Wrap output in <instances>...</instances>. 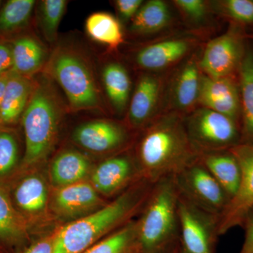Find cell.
I'll return each instance as SVG.
<instances>
[{"label":"cell","mask_w":253,"mask_h":253,"mask_svg":"<svg viewBox=\"0 0 253 253\" xmlns=\"http://www.w3.org/2000/svg\"><path fill=\"white\" fill-rule=\"evenodd\" d=\"M207 41L199 35L179 28L141 43L131 52L129 59L138 73L168 72Z\"/></svg>","instance_id":"obj_6"},{"label":"cell","mask_w":253,"mask_h":253,"mask_svg":"<svg viewBox=\"0 0 253 253\" xmlns=\"http://www.w3.org/2000/svg\"><path fill=\"white\" fill-rule=\"evenodd\" d=\"M172 70L164 73H138L123 119L136 134L163 114L168 81Z\"/></svg>","instance_id":"obj_9"},{"label":"cell","mask_w":253,"mask_h":253,"mask_svg":"<svg viewBox=\"0 0 253 253\" xmlns=\"http://www.w3.org/2000/svg\"><path fill=\"white\" fill-rule=\"evenodd\" d=\"M133 133L124 121L97 119L83 123L76 127L73 131V139L86 151L113 156L129 147Z\"/></svg>","instance_id":"obj_14"},{"label":"cell","mask_w":253,"mask_h":253,"mask_svg":"<svg viewBox=\"0 0 253 253\" xmlns=\"http://www.w3.org/2000/svg\"><path fill=\"white\" fill-rule=\"evenodd\" d=\"M16 133L8 126H0V181L14 172L20 157Z\"/></svg>","instance_id":"obj_33"},{"label":"cell","mask_w":253,"mask_h":253,"mask_svg":"<svg viewBox=\"0 0 253 253\" xmlns=\"http://www.w3.org/2000/svg\"><path fill=\"white\" fill-rule=\"evenodd\" d=\"M136 134L132 154L146 180L156 183L176 175L199 160L180 114L164 113Z\"/></svg>","instance_id":"obj_1"},{"label":"cell","mask_w":253,"mask_h":253,"mask_svg":"<svg viewBox=\"0 0 253 253\" xmlns=\"http://www.w3.org/2000/svg\"><path fill=\"white\" fill-rule=\"evenodd\" d=\"M12 49V71L33 78L44 70L48 56L46 48L39 39L26 35L11 42Z\"/></svg>","instance_id":"obj_22"},{"label":"cell","mask_w":253,"mask_h":253,"mask_svg":"<svg viewBox=\"0 0 253 253\" xmlns=\"http://www.w3.org/2000/svg\"><path fill=\"white\" fill-rule=\"evenodd\" d=\"M173 253H181L180 252V251H179V249H178L177 250H176V251H175V252H174Z\"/></svg>","instance_id":"obj_39"},{"label":"cell","mask_w":253,"mask_h":253,"mask_svg":"<svg viewBox=\"0 0 253 253\" xmlns=\"http://www.w3.org/2000/svg\"><path fill=\"white\" fill-rule=\"evenodd\" d=\"M241 101V143L253 144V48L246 46L238 73Z\"/></svg>","instance_id":"obj_23"},{"label":"cell","mask_w":253,"mask_h":253,"mask_svg":"<svg viewBox=\"0 0 253 253\" xmlns=\"http://www.w3.org/2000/svg\"><path fill=\"white\" fill-rule=\"evenodd\" d=\"M26 234V222L7 192L0 187V241L16 242Z\"/></svg>","instance_id":"obj_29"},{"label":"cell","mask_w":253,"mask_h":253,"mask_svg":"<svg viewBox=\"0 0 253 253\" xmlns=\"http://www.w3.org/2000/svg\"><path fill=\"white\" fill-rule=\"evenodd\" d=\"M83 253H138L136 221H129Z\"/></svg>","instance_id":"obj_28"},{"label":"cell","mask_w":253,"mask_h":253,"mask_svg":"<svg viewBox=\"0 0 253 253\" xmlns=\"http://www.w3.org/2000/svg\"><path fill=\"white\" fill-rule=\"evenodd\" d=\"M199 106L221 113L239 123L241 101L238 78H214L203 73Z\"/></svg>","instance_id":"obj_17"},{"label":"cell","mask_w":253,"mask_h":253,"mask_svg":"<svg viewBox=\"0 0 253 253\" xmlns=\"http://www.w3.org/2000/svg\"><path fill=\"white\" fill-rule=\"evenodd\" d=\"M67 4L68 1L65 0H43L40 4V26L48 42L56 41Z\"/></svg>","instance_id":"obj_31"},{"label":"cell","mask_w":253,"mask_h":253,"mask_svg":"<svg viewBox=\"0 0 253 253\" xmlns=\"http://www.w3.org/2000/svg\"><path fill=\"white\" fill-rule=\"evenodd\" d=\"M154 184L142 179L109 204L65 226L54 237V253L84 252L100 238L129 222L141 212Z\"/></svg>","instance_id":"obj_2"},{"label":"cell","mask_w":253,"mask_h":253,"mask_svg":"<svg viewBox=\"0 0 253 253\" xmlns=\"http://www.w3.org/2000/svg\"><path fill=\"white\" fill-rule=\"evenodd\" d=\"M89 169L90 162L84 154L76 150H65L51 163L50 175L53 184L62 188L81 182Z\"/></svg>","instance_id":"obj_25"},{"label":"cell","mask_w":253,"mask_h":253,"mask_svg":"<svg viewBox=\"0 0 253 253\" xmlns=\"http://www.w3.org/2000/svg\"><path fill=\"white\" fill-rule=\"evenodd\" d=\"M14 199L23 212L31 215L40 214L47 205L48 190L45 182L40 176H26L15 188Z\"/></svg>","instance_id":"obj_27"},{"label":"cell","mask_w":253,"mask_h":253,"mask_svg":"<svg viewBox=\"0 0 253 253\" xmlns=\"http://www.w3.org/2000/svg\"><path fill=\"white\" fill-rule=\"evenodd\" d=\"M170 2L183 28L199 35L206 41L212 38L218 18L213 12L211 1L173 0Z\"/></svg>","instance_id":"obj_20"},{"label":"cell","mask_w":253,"mask_h":253,"mask_svg":"<svg viewBox=\"0 0 253 253\" xmlns=\"http://www.w3.org/2000/svg\"><path fill=\"white\" fill-rule=\"evenodd\" d=\"M34 85V78L11 71L0 108V126H8L18 122L27 107Z\"/></svg>","instance_id":"obj_21"},{"label":"cell","mask_w":253,"mask_h":253,"mask_svg":"<svg viewBox=\"0 0 253 253\" xmlns=\"http://www.w3.org/2000/svg\"><path fill=\"white\" fill-rule=\"evenodd\" d=\"M9 73L0 76V108H1V103H2L3 98H4L5 89H6V83H7L8 78H9Z\"/></svg>","instance_id":"obj_38"},{"label":"cell","mask_w":253,"mask_h":253,"mask_svg":"<svg viewBox=\"0 0 253 253\" xmlns=\"http://www.w3.org/2000/svg\"><path fill=\"white\" fill-rule=\"evenodd\" d=\"M101 76L112 111L119 117H125L134 87L127 68L120 61H110L103 68Z\"/></svg>","instance_id":"obj_19"},{"label":"cell","mask_w":253,"mask_h":253,"mask_svg":"<svg viewBox=\"0 0 253 253\" xmlns=\"http://www.w3.org/2000/svg\"><path fill=\"white\" fill-rule=\"evenodd\" d=\"M186 132L199 155L229 150L241 143L239 123L207 108H196L184 116Z\"/></svg>","instance_id":"obj_7"},{"label":"cell","mask_w":253,"mask_h":253,"mask_svg":"<svg viewBox=\"0 0 253 253\" xmlns=\"http://www.w3.org/2000/svg\"><path fill=\"white\" fill-rule=\"evenodd\" d=\"M181 253H215L219 216L206 212L179 195Z\"/></svg>","instance_id":"obj_11"},{"label":"cell","mask_w":253,"mask_h":253,"mask_svg":"<svg viewBox=\"0 0 253 253\" xmlns=\"http://www.w3.org/2000/svg\"><path fill=\"white\" fill-rule=\"evenodd\" d=\"M36 5L34 0H9L0 11V34L6 35L28 24Z\"/></svg>","instance_id":"obj_30"},{"label":"cell","mask_w":253,"mask_h":253,"mask_svg":"<svg viewBox=\"0 0 253 253\" xmlns=\"http://www.w3.org/2000/svg\"><path fill=\"white\" fill-rule=\"evenodd\" d=\"M202 48L172 70L168 81L163 114L176 113L185 116L199 107L203 74L199 59Z\"/></svg>","instance_id":"obj_13"},{"label":"cell","mask_w":253,"mask_h":253,"mask_svg":"<svg viewBox=\"0 0 253 253\" xmlns=\"http://www.w3.org/2000/svg\"><path fill=\"white\" fill-rule=\"evenodd\" d=\"M244 26L230 23L227 30L208 40L201 50L199 67L211 78H238L247 41Z\"/></svg>","instance_id":"obj_8"},{"label":"cell","mask_w":253,"mask_h":253,"mask_svg":"<svg viewBox=\"0 0 253 253\" xmlns=\"http://www.w3.org/2000/svg\"><path fill=\"white\" fill-rule=\"evenodd\" d=\"M244 224L246 225V236L240 253H253V210Z\"/></svg>","instance_id":"obj_37"},{"label":"cell","mask_w":253,"mask_h":253,"mask_svg":"<svg viewBox=\"0 0 253 253\" xmlns=\"http://www.w3.org/2000/svg\"><path fill=\"white\" fill-rule=\"evenodd\" d=\"M211 4L218 18L243 26L253 23V0H217Z\"/></svg>","instance_id":"obj_32"},{"label":"cell","mask_w":253,"mask_h":253,"mask_svg":"<svg viewBox=\"0 0 253 253\" xmlns=\"http://www.w3.org/2000/svg\"><path fill=\"white\" fill-rule=\"evenodd\" d=\"M200 162L217 180L229 200L237 191L241 179L239 163L229 150L199 155Z\"/></svg>","instance_id":"obj_24"},{"label":"cell","mask_w":253,"mask_h":253,"mask_svg":"<svg viewBox=\"0 0 253 253\" xmlns=\"http://www.w3.org/2000/svg\"><path fill=\"white\" fill-rule=\"evenodd\" d=\"M19 253H54V237L35 243Z\"/></svg>","instance_id":"obj_36"},{"label":"cell","mask_w":253,"mask_h":253,"mask_svg":"<svg viewBox=\"0 0 253 253\" xmlns=\"http://www.w3.org/2000/svg\"><path fill=\"white\" fill-rule=\"evenodd\" d=\"M13 58L11 42L0 41V76L12 71Z\"/></svg>","instance_id":"obj_35"},{"label":"cell","mask_w":253,"mask_h":253,"mask_svg":"<svg viewBox=\"0 0 253 253\" xmlns=\"http://www.w3.org/2000/svg\"><path fill=\"white\" fill-rule=\"evenodd\" d=\"M85 29L93 41L116 51L125 42V36L119 19L106 12H96L86 18Z\"/></svg>","instance_id":"obj_26"},{"label":"cell","mask_w":253,"mask_h":253,"mask_svg":"<svg viewBox=\"0 0 253 253\" xmlns=\"http://www.w3.org/2000/svg\"><path fill=\"white\" fill-rule=\"evenodd\" d=\"M144 3L142 0H116L114 6L119 17L120 22L129 23L138 12L141 5Z\"/></svg>","instance_id":"obj_34"},{"label":"cell","mask_w":253,"mask_h":253,"mask_svg":"<svg viewBox=\"0 0 253 253\" xmlns=\"http://www.w3.org/2000/svg\"><path fill=\"white\" fill-rule=\"evenodd\" d=\"M140 171L132 154L123 151L109 156L100 163L91 175L93 186L105 196L121 195L133 181L142 179Z\"/></svg>","instance_id":"obj_15"},{"label":"cell","mask_w":253,"mask_h":253,"mask_svg":"<svg viewBox=\"0 0 253 253\" xmlns=\"http://www.w3.org/2000/svg\"><path fill=\"white\" fill-rule=\"evenodd\" d=\"M174 176L181 198L206 212L221 215L229 196L199 160Z\"/></svg>","instance_id":"obj_10"},{"label":"cell","mask_w":253,"mask_h":253,"mask_svg":"<svg viewBox=\"0 0 253 253\" xmlns=\"http://www.w3.org/2000/svg\"><path fill=\"white\" fill-rule=\"evenodd\" d=\"M0 2H1V1H0Z\"/></svg>","instance_id":"obj_40"},{"label":"cell","mask_w":253,"mask_h":253,"mask_svg":"<svg viewBox=\"0 0 253 253\" xmlns=\"http://www.w3.org/2000/svg\"><path fill=\"white\" fill-rule=\"evenodd\" d=\"M43 71L61 88L70 111H104L92 69L78 50L67 45L56 46Z\"/></svg>","instance_id":"obj_5"},{"label":"cell","mask_w":253,"mask_h":253,"mask_svg":"<svg viewBox=\"0 0 253 253\" xmlns=\"http://www.w3.org/2000/svg\"><path fill=\"white\" fill-rule=\"evenodd\" d=\"M128 24L131 36L149 39L182 28L172 4L164 0L144 1Z\"/></svg>","instance_id":"obj_16"},{"label":"cell","mask_w":253,"mask_h":253,"mask_svg":"<svg viewBox=\"0 0 253 253\" xmlns=\"http://www.w3.org/2000/svg\"><path fill=\"white\" fill-rule=\"evenodd\" d=\"M229 150L239 163L241 179L237 191L219 217V236L243 225L253 210V144H239Z\"/></svg>","instance_id":"obj_12"},{"label":"cell","mask_w":253,"mask_h":253,"mask_svg":"<svg viewBox=\"0 0 253 253\" xmlns=\"http://www.w3.org/2000/svg\"><path fill=\"white\" fill-rule=\"evenodd\" d=\"M101 202L94 186L83 181L59 188L53 200L55 211L64 217H80L97 209Z\"/></svg>","instance_id":"obj_18"},{"label":"cell","mask_w":253,"mask_h":253,"mask_svg":"<svg viewBox=\"0 0 253 253\" xmlns=\"http://www.w3.org/2000/svg\"><path fill=\"white\" fill-rule=\"evenodd\" d=\"M178 203L174 176L154 183L136 221L138 253H173L179 249Z\"/></svg>","instance_id":"obj_4"},{"label":"cell","mask_w":253,"mask_h":253,"mask_svg":"<svg viewBox=\"0 0 253 253\" xmlns=\"http://www.w3.org/2000/svg\"><path fill=\"white\" fill-rule=\"evenodd\" d=\"M66 109L53 81L44 73L38 74L21 118L26 145L23 166L31 167L47 157L56 142Z\"/></svg>","instance_id":"obj_3"}]
</instances>
